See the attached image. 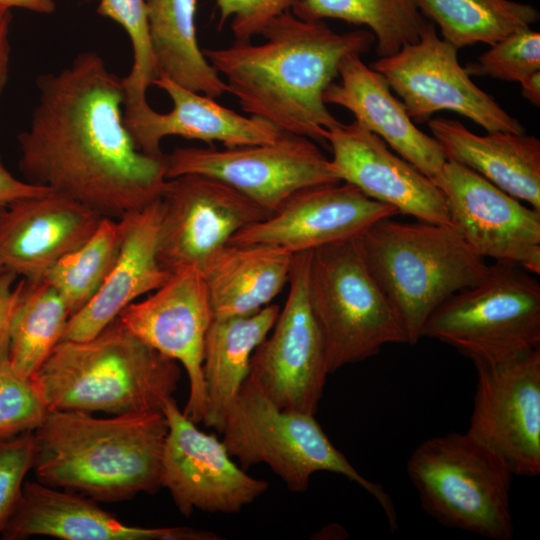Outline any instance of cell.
Returning <instances> with one entry per match:
<instances>
[{
    "label": "cell",
    "mask_w": 540,
    "mask_h": 540,
    "mask_svg": "<svg viewBox=\"0 0 540 540\" xmlns=\"http://www.w3.org/2000/svg\"><path fill=\"white\" fill-rule=\"evenodd\" d=\"M29 127L18 135L24 180L121 219L160 197L165 156L141 152L123 119L122 78L94 51L40 75Z\"/></svg>",
    "instance_id": "obj_1"
},
{
    "label": "cell",
    "mask_w": 540,
    "mask_h": 540,
    "mask_svg": "<svg viewBox=\"0 0 540 540\" xmlns=\"http://www.w3.org/2000/svg\"><path fill=\"white\" fill-rule=\"evenodd\" d=\"M260 35L262 43L235 41L202 50L246 114L325 143L326 130L341 122L328 110L324 92L347 56L368 51L373 34L366 29L338 33L322 20L301 19L288 10Z\"/></svg>",
    "instance_id": "obj_2"
},
{
    "label": "cell",
    "mask_w": 540,
    "mask_h": 540,
    "mask_svg": "<svg viewBox=\"0 0 540 540\" xmlns=\"http://www.w3.org/2000/svg\"><path fill=\"white\" fill-rule=\"evenodd\" d=\"M37 480L96 501L119 502L161 485L163 411L94 417L49 411L33 431Z\"/></svg>",
    "instance_id": "obj_3"
},
{
    "label": "cell",
    "mask_w": 540,
    "mask_h": 540,
    "mask_svg": "<svg viewBox=\"0 0 540 540\" xmlns=\"http://www.w3.org/2000/svg\"><path fill=\"white\" fill-rule=\"evenodd\" d=\"M180 377L177 361L116 318L88 340L60 341L30 380L49 411L122 415L162 411Z\"/></svg>",
    "instance_id": "obj_4"
},
{
    "label": "cell",
    "mask_w": 540,
    "mask_h": 540,
    "mask_svg": "<svg viewBox=\"0 0 540 540\" xmlns=\"http://www.w3.org/2000/svg\"><path fill=\"white\" fill-rule=\"evenodd\" d=\"M391 218L375 222L359 242L370 271L403 325L407 344L415 345L433 311L458 291L480 282L489 264L451 225Z\"/></svg>",
    "instance_id": "obj_5"
},
{
    "label": "cell",
    "mask_w": 540,
    "mask_h": 540,
    "mask_svg": "<svg viewBox=\"0 0 540 540\" xmlns=\"http://www.w3.org/2000/svg\"><path fill=\"white\" fill-rule=\"evenodd\" d=\"M221 434L222 442L242 469L266 464L293 492L306 491L317 472L345 476L373 496L390 528H397L395 506L383 486L353 467L314 415L279 408L251 377L243 382Z\"/></svg>",
    "instance_id": "obj_6"
},
{
    "label": "cell",
    "mask_w": 540,
    "mask_h": 540,
    "mask_svg": "<svg viewBox=\"0 0 540 540\" xmlns=\"http://www.w3.org/2000/svg\"><path fill=\"white\" fill-rule=\"evenodd\" d=\"M407 475L423 509L445 526L492 540H509L514 526L507 465L466 432L419 444Z\"/></svg>",
    "instance_id": "obj_7"
},
{
    "label": "cell",
    "mask_w": 540,
    "mask_h": 540,
    "mask_svg": "<svg viewBox=\"0 0 540 540\" xmlns=\"http://www.w3.org/2000/svg\"><path fill=\"white\" fill-rule=\"evenodd\" d=\"M307 291L329 374L363 361L406 332L363 256L359 237L310 251Z\"/></svg>",
    "instance_id": "obj_8"
},
{
    "label": "cell",
    "mask_w": 540,
    "mask_h": 540,
    "mask_svg": "<svg viewBox=\"0 0 540 540\" xmlns=\"http://www.w3.org/2000/svg\"><path fill=\"white\" fill-rule=\"evenodd\" d=\"M519 265L495 262L477 284L445 300L422 338L442 341L475 365L504 361L540 347V284Z\"/></svg>",
    "instance_id": "obj_9"
},
{
    "label": "cell",
    "mask_w": 540,
    "mask_h": 540,
    "mask_svg": "<svg viewBox=\"0 0 540 540\" xmlns=\"http://www.w3.org/2000/svg\"><path fill=\"white\" fill-rule=\"evenodd\" d=\"M166 179L185 174L216 178L272 213L295 192L340 182L312 139L283 132L274 142L180 147L165 154Z\"/></svg>",
    "instance_id": "obj_10"
},
{
    "label": "cell",
    "mask_w": 540,
    "mask_h": 540,
    "mask_svg": "<svg viewBox=\"0 0 540 540\" xmlns=\"http://www.w3.org/2000/svg\"><path fill=\"white\" fill-rule=\"evenodd\" d=\"M457 51L426 22L417 42L380 57L371 67L387 79L413 121L424 122L446 110L465 116L487 132L523 134L522 124L473 83Z\"/></svg>",
    "instance_id": "obj_11"
},
{
    "label": "cell",
    "mask_w": 540,
    "mask_h": 540,
    "mask_svg": "<svg viewBox=\"0 0 540 540\" xmlns=\"http://www.w3.org/2000/svg\"><path fill=\"white\" fill-rule=\"evenodd\" d=\"M159 199L157 257L170 274L201 269L237 232L271 214L225 182L199 174L167 179Z\"/></svg>",
    "instance_id": "obj_12"
},
{
    "label": "cell",
    "mask_w": 540,
    "mask_h": 540,
    "mask_svg": "<svg viewBox=\"0 0 540 540\" xmlns=\"http://www.w3.org/2000/svg\"><path fill=\"white\" fill-rule=\"evenodd\" d=\"M309 258L310 251L294 254L285 305L253 352L248 376L279 408L315 415L329 372L308 299Z\"/></svg>",
    "instance_id": "obj_13"
},
{
    "label": "cell",
    "mask_w": 540,
    "mask_h": 540,
    "mask_svg": "<svg viewBox=\"0 0 540 540\" xmlns=\"http://www.w3.org/2000/svg\"><path fill=\"white\" fill-rule=\"evenodd\" d=\"M476 391L466 433L514 476L540 474V347L475 365Z\"/></svg>",
    "instance_id": "obj_14"
},
{
    "label": "cell",
    "mask_w": 540,
    "mask_h": 540,
    "mask_svg": "<svg viewBox=\"0 0 540 540\" xmlns=\"http://www.w3.org/2000/svg\"><path fill=\"white\" fill-rule=\"evenodd\" d=\"M117 319L145 344L183 366L189 379L183 413L194 423L202 422L207 409L204 341L214 312L200 269L172 272L145 299L124 308Z\"/></svg>",
    "instance_id": "obj_15"
},
{
    "label": "cell",
    "mask_w": 540,
    "mask_h": 540,
    "mask_svg": "<svg viewBox=\"0 0 540 540\" xmlns=\"http://www.w3.org/2000/svg\"><path fill=\"white\" fill-rule=\"evenodd\" d=\"M432 181L445 196L452 226L477 255L540 273L539 210L454 161Z\"/></svg>",
    "instance_id": "obj_16"
},
{
    "label": "cell",
    "mask_w": 540,
    "mask_h": 540,
    "mask_svg": "<svg viewBox=\"0 0 540 540\" xmlns=\"http://www.w3.org/2000/svg\"><path fill=\"white\" fill-rule=\"evenodd\" d=\"M168 422L161 485L184 516L195 509L209 513H238L259 498L268 483L248 475L231 459L215 435L199 430L173 397L162 409Z\"/></svg>",
    "instance_id": "obj_17"
},
{
    "label": "cell",
    "mask_w": 540,
    "mask_h": 540,
    "mask_svg": "<svg viewBox=\"0 0 540 540\" xmlns=\"http://www.w3.org/2000/svg\"><path fill=\"white\" fill-rule=\"evenodd\" d=\"M395 208L364 195L355 186L329 183L303 188L266 219L237 232L228 244H264L293 254L361 236Z\"/></svg>",
    "instance_id": "obj_18"
},
{
    "label": "cell",
    "mask_w": 540,
    "mask_h": 540,
    "mask_svg": "<svg viewBox=\"0 0 540 540\" xmlns=\"http://www.w3.org/2000/svg\"><path fill=\"white\" fill-rule=\"evenodd\" d=\"M332 151L330 168L340 182L419 221L451 225L440 188L357 121L325 132Z\"/></svg>",
    "instance_id": "obj_19"
},
{
    "label": "cell",
    "mask_w": 540,
    "mask_h": 540,
    "mask_svg": "<svg viewBox=\"0 0 540 540\" xmlns=\"http://www.w3.org/2000/svg\"><path fill=\"white\" fill-rule=\"evenodd\" d=\"M103 217L53 191L0 208V267L28 281L42 280L80 247Z\"/></svg>",
    "instance_id": "obj_20"
},
{
    "label": "cell",
    "mask_w": 540,
    "mask_h": 540,
    "mask_svg": "<svg viewBox=\"0 0 540 540\" xmlns=\"http://www.w3.org/2000/svg\"><path fill=\"white\" fill-rule=\"evenodd\" d=\"M49 536L64 540H215L212 532L190 527L131 526L74 491L38 480L23 484L19 502L2 534L5 540Z\"/></svg>",
    "instance_id": "obj_21"
},
{
    "label": "cell",
    "mask_w": 540,
    "mask_h": 540,
    "mask_svg": "<svg viewBox=\"0 0 540 540\" xmlns=\"http://www.w3.org/2000/svg\"><path fill=\"white\" fill-rule=\"evenodd\" d=\"M153 85L171 99L172 109L159 113L150 105L133 111L123 110L124 124L136 147L143 153L162 158L161 141L180 136L203 141L210 146L220 142L224 147L271 143L283 133L271 123L253 116L241 115L215 101L159 76Z\"/></svg>",
    "instance_id": "obj_22"
},
{
    "label": "cell",
    "mask_w": 540,
    "mask_h": 540,
    "mask_svg": "<svg viewBox=\"0 0 540 540\" xmlns=\"http://www.w3.org/2000/svg\"><path fill=\"white\" fill-rule=\"evenodd\" d=\"M338 77L325 90V103L349 110L355 121L433 180L446 156L433 136L417 128L403 102L392 94L387 79L367 66L359 54L343 60Z\"/></svg>",
    "instance_id": "obj_23"
},
{
    "label": "cell",
    "mask_w": 540,
    "mask_h": 540,
    "mask_svg": "<svg viewBox=\"0 0 540 540\" xmlns=\"http://www.w3.org/2000/svg\"><path fill=\"white\" fill-rule=\"evenodd\" d=\"M160 199L122 217L123 239L117 259L96 295L70 316L62 340H88L113 322L139 297L170 276L157 257ZM61 340V341H62Z\"/></svg>",
    "instance_id": "obj_24"
},
{
    "label": "cell",
    "mask_w": 540,
    "mask_h": 540,
    "mask_svg": "<svg viewBox=\"0 0 540 540\" xmlns=\"http://www.w3.org/2000/svg\"><path fill=\"white\" fill-rule=\"evenodd\" d=\"M429 129L446 159L477 172L540 211V140L504 131L477 135L458 120L433 118Z\"/></svg>",
    "instance_id": "obj_25"
},
{
    "label": "cell",
    "mask_w": 540,
    "mask_h": 540,
    "mask_svg": "<svg viewBox=\"0 0 540 540\" xmlns=\"http://www.w3.org/2000/svg\"><path fill=\"white\" fill-rule=\"evenodd\" d=\"M294 254L271 245L227 244L200 271L214 317L254 313L267 306L288 283Z\"/></svg>",
    "instance_id": "obj_26"
},
{
    "label": "cell",
    "mask_w": 540,
    "mask_h": 540,
    "mask_svg": "<svg viewBox=\"0 0 540 540\" xmlns=\"http://www.w3.org/2000/svg\"><path fill=\"white\" fill-rule=\"evenodd\" d=\"M280 307L268 304L241 316L212 320L204 341L203 376L207 396L206 427L221 433L228 413L249 375L250 359L268 336Z\"/></svg>",
    "instance_id": "obj_27"
},
{
    "label": "cell",
    "mask_w": 540,
    "mask_h": 540,
    "mask_svg": "<svg viewBox=\"0 0 540 540\" xmlns=\"http://www.w3.org/2000/svg\"><path fill=\"white\" fill-rule=\"evenodd\" d=\"M198 0H145L149 43L157 77L218 98L226 84L199 47Z\"/></svg>",
    "instance_id": "obj_28"
},
{
    "label": "cell",
    "mask_w": 540,
    "mask_h": 540,
    "mask_svg": "<svg viewBox=\"0 0 540 540\" xmlns=\"http://www.w3.org/2000/svg\"><path fill=\"white\" fill-rule=\"evenodd\" d=\"M70 316L54 287L25 279L10 327L8 361L18 375L33 377L62 340Z\"/></svg>",
    "instance_id": "obj_29"
},
{
    "label": "cell",
    "mask_w": 540,
    "mask_h": 540,
    "mask_svg": "<svg viewBox=\"0 0 540 540\" xmlns=\"http://www.w3.org/2000/svg\"><path fill=\"white\" fill-rule=\"evenodd\" d=\"M422 14L438 24L442 38L460 49L476 43L493 45L534 24L539 12L510 0H415Z\"/></svg>",
    "instance_id": "obj_30"
},
{
    "label": "cell",
    "mask_w": 540,
    "mask_h": 540,
    "mask_svg": "<svg viewBox=\"0 0 540 540\" xmlns=\"http://www.w3.org/2000/svg\"><path fill=\"white\" fill-rule=\"evenodd\" d=\"M291 9L305 20L331 18L367 26L380 57L417 42L426 23L415 0H298Z\"/></svg>",
    "instance_id": "obj_31"
},
{
    "label": "cell",
    "mask_w": 540,
    "mask_h": 540,
    "mask_svg": "<svg viewBox=\"0 0 540 540\" xmlns=\"http://www.w3.org/2000/svg\"><path fill=\"white\" fill-rule=\"evenodd\" d=\"M122 239L121 220L103 217L80 247L44 275L42 280L58 291L71 315L86 306L99 291L117 259Z\"/></svg>",
    "instance_id": "obj_32"
},
{
    "label": "cell",
    "mask_w": 540,
    "mask_h": 540,
    "mask_svg": "<svg viewBox=\"0 0 540 540\" xmlns=\"http://www.w3.org/2000/svg\"><path fill=\"white\" fill-rule=\"evenodd\" d=\"M100 15L118 23L127 33L133 52L129 74L122 78L124 110L141 109L148 104L147 89L157 78L149 43L145 0H99Z\"/></svg>",
    "instance_id": "obj_33"
},
{
    "label": "cell",
    "mask_w": 540,
    "mask_h": 540,
    "mask_svg": "<svg viewBox=\"0 0 540 540\" xmlns=\"http://www.w3.org/2000/svg\"><path fill=\"white\" fill-rule=\"evenodd\" d=\"M469 76L490 77L520 82L533 72L540 71V33L530 27L519 29L466 65Z\"/></svg>",
    "instance_id": "obj_34"
},
{
    "label": "cell",
    "mask_w": 540,
    "mask_h": 540,
    "mask_svg": "<svg viewBox=\"0 0 540 540\" xmlns=\"http://www.w3.org/2000/svg\"><path fill=\"white\" fill-rule=\"evenodd\" d=\"M49 410L30 379L0 363V440L36 430Z\"/></svg>",
    "instance_id": "obj_35"
},
{
    "label": "cell",
    "mask_w": 540,
    "mask_h": 540,
    "mask_svg": "<svg viewBox=\"0 0 540 540\" xmlns=\"http://www.w3.org/2000/svg\"><path fill=\"white\" fill-rule=\"evenodd\" d=\"M33 431L0 440V537L19 502L23 484L35 463Z\"/></svg>",
    "instance_id": "obj_36"
},
{
    "label": "cell",
    "mask_w": 540,
    "mask_h": 540,
    "mask_svg": "<svg viewBox=\"0 0 540 540\" xmlns=\"http://www.w3.org/2000/svg\"><path fill=\"white\" fill-rule=\"evenodd\" d=\"M298 0H216L219 9V28L231 20L235 41H251L260 35L276 16L288 11Z\"/></svg>",
    "instance_id": "obj_37"
},
{
    "label": "cell",
    "mask_w": 540,
    "mask_h": 540,
    "mask_svg": "<svg viewBox=\"0 0 540 540\" xmlns=\"http://www.w3.org/2000/svg\"><path fill=\"white\" fill-rule=\"evenodd\" d=\"M16 277L7 270L0 273V363L8 360L11 322L25 284L22 278L14 286Z\"/></svg>",
    "instance_id": "obj_38"
},
{
    "label": "cell",
    "mask_w": 540,
    "mask_h": 540,
    "mask_svg": "<svg viewBox=\"0 0 540 540\" xmlns=\"http://www.w3.org/2000/svg\"><path fill=\"white\" fill-rule=\"evenodd\" d=\"M51 192L48 188L31 184L15 177L3 164L0 157V208L32 196Z\"/></svg>",
    "instance_id": "obj_39"
},
{
    "label": "cell",
    "mask_w": 540,
    "mask_h": 540,
    "mask_svg": "<svg viewBox=\"0 0 540 540\" xmlns=\"http://www.w3.org/2000/svg\"><path fill=\"white\" fill-rule=\"evenodd\" d=\"M12 21L11 9L0 6V97L7 84L11 56L9 42L10 26Z\"/></svg>",
    "instance_id": "obj_40"
},
{
    "label": "cell",
    "mask_w": 540,
    "mask_h": 540,
    "mask_svg": "<svg viewBox=\"0 0 540 540\" xmlns=\"http://www.w3.org/2000/svg\"><path fill=\"white\" fill-rule=\"evenodd\" d=\"M0 6L21 8L40 14H51L55 11L54 0H0Z\"/></svg>",
    "instance_id": "obj_41"
},
{
    "label": "cell",
    "mask_w": 540,
    "mask_h": 540,
    "mask_svg": "<svg viewBox=\"0 0 540 540\" xmlns=\"http://www.w3.org/2000/svg\"><path fill=\"white\" fill-rule=\"evenodd\" d=\"M521 94L533 105L540 106V71L531 73L520 82Z\"/></svg>",
    "instance_id": "obj_42"
},
{
    "label": "cell",
    "mask_w": 540,
    "mask_h": 540,
    "mask_svg": "<svg viewBox=\"0 0 540 540\" xmlns=\"http://www.w3.org/2000/svg\"><path fill=\"white\" fill-rule=\"evenodd\" d=\"M2 270H3V269L0 267V273L2 272Z\"/></svg>",
    "instance_id": "obj_43"
}]
</instances>
